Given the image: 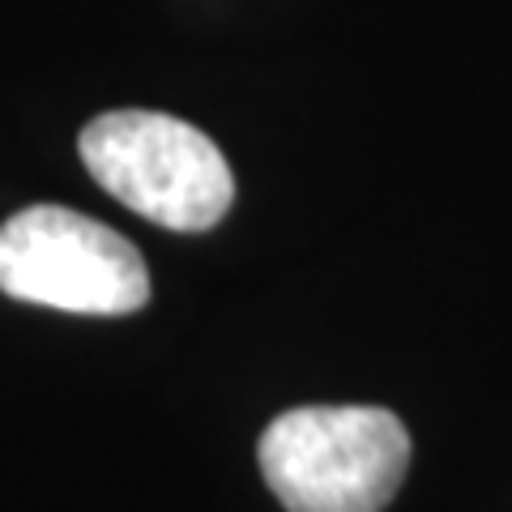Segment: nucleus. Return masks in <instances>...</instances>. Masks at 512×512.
Returning <instances> with one entry per match:
<instances>
[{
  "label": "nucleus",
  "mask_w": 512,
  "mask_h": 512,
  "mask_svg": "<svg viewBox=\"0 0 512 512\" xmlns=\"http://www.w3.org/2000/svg\"><path fill=\"white\" fill-rule=\"evenodd\" d=\"M261 474L286 512H384L410 466V436L380 406H299L261 436Z\"/></svg>",
  "instance_id": "1"
},
{
  "label": "nucleus",
  "mask_w": 512,
  "mask_h": 512,
  "mask_svg": "<svg viewBox=\"0 0 512 512\" xmlns=\"http://www.w3.org/2000/svg\"><path fill=\"white\" fill-rule=\"evenodd\" d=\"M77 150L99 188L167 231H210L231 210L235 175L222 150L163 111H107L82 128Z\"/></svg>",
  "instance_id": "2"
},
{
  "label": "nucleus",
  "mask_w": 512,
  "mask_h": 512,
  "mask_svg": "<svg viewBox=\"0 0 512 512\" xmlns=\"http://www.w3.org/2000/svg\"><path fill=\"white\" fill-rule=\"evenodd\" d=\"M0 291L82 316L146 308L150 274L120 231L64 205H30L0 227Z\"/></svg>",
  "instance_id": "3"
}]
</instances>
